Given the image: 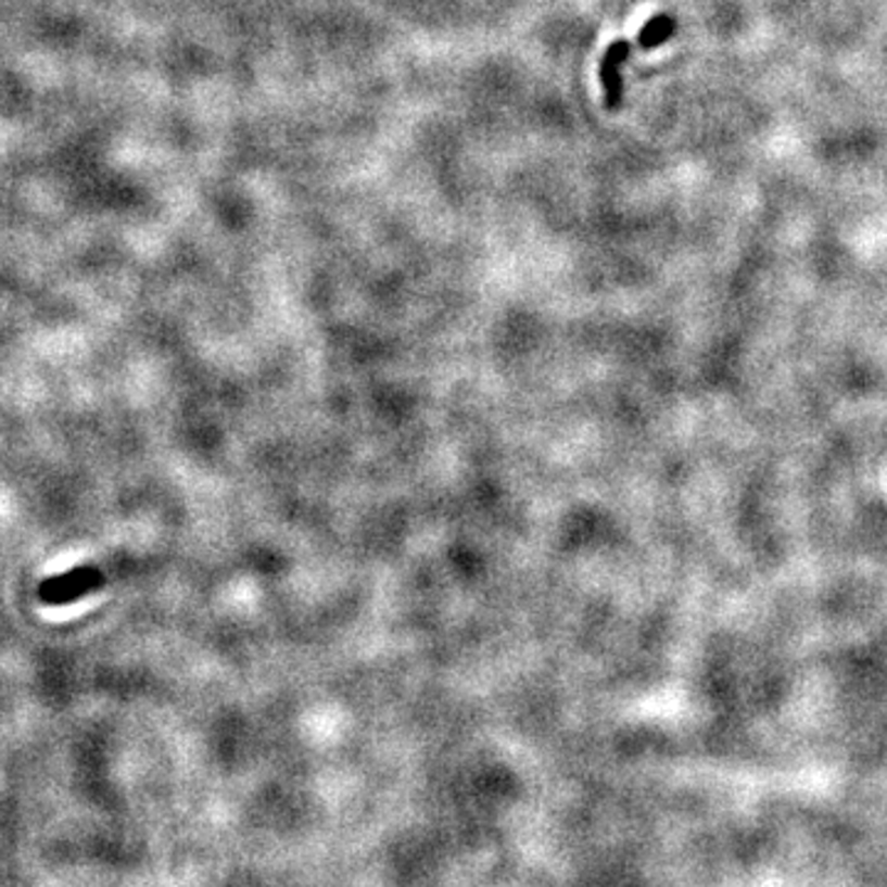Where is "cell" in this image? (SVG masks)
<instances>
[{
  "mask_svg": "<svg viewBox=\"0 0 887 887\" xmlns=\"http://www.w3.org/2000/svg\"><path fill=\"white\" fill-rule=\"evenodd\" d=\"M629 42H614L605 54V62H601V81H605L607 89V102L611 106L619 104L621 99V79H619V67L621 62L626 60L629 54Z\"/></svg>",
  "mask_w": 887,
  "mask_h": 887,
  "instance_id": "obj_1",
  "label": "cell"
},
{
  "mask_svg": "<svg viewBox=\"0 0 887 887\" xmlns=\"http://www.w3.org/2000/svg\"><path fill=\"white\" fill-rule=\"evenodd\" d=\"M675 30V21L671 15H656L654 21H648L646 27L642 30V45L644 48H656V45L666 42L673 35Z\"/></svg>",
  "mask_w": 887,
  "mask_h": 887,
  "instance_id": "obj_2",
  "label": "cell"
}]
</instances>
